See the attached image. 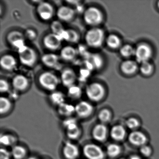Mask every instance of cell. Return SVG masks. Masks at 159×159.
<instances>
[{"label": "cell", "instance_id": "cell-21", "mask_svg": "<svg viewBox=\"0 0 159 159\" xmlns=\"http://www.w3.org/2000/svg\"><path fill=\"white\" fill-rule=\"evenodd\" d=\"M62 39L71 44H76L80 41V37L78 31L72 29L65 30L62 35Z\"/></svg>", "mask_w": 159, "mask_h": 159}, {"label": "cell", "instance_id": "cell-33", "mask_svg": "<svg viewBox=\"0 0 159 159\" xmlns=\"http://www.w3.org/2000/svg\"><path fill=\"white\" fill-rule=\"evenodd\" d=\"M121 148L117 144H111L107 147V153L109 157L114 158L120 153Z\"/></svg>", "mask_w": 159, "mask_h": 159}, {"label": "cell", "instance_id": "cell-32", "mask_svg": "<svg viewBox=\"0 0 159 159\" xmlns=\"http://www.w3.org/2000/svg\"><path fill=\"white\" fill-rule=\"evenodd\" d=\"M135 49L129 44H125L121 47L120 53L122 56L126 58H129L134 56Z\"/></svg>", "mask_w": 159, "mask_h": 159}, {"label": "cell", "instance_id": "cell-45", "mask_svg": "<svg viewBox=\"0 0 159 159\" xmlns=\"http://www.w3.org/2000/svg\"><path fill=\"white\" fill-rule=\"evenodd\" d=\"M129 159H141L139 156H137V155H133V156H131Z\"/></svg>", "mask_w": 159, "mask_h": 159}, {"label": "cell", "instance_id": "cell-25", "mask_svg": "<svg viewBox=\"0 0 159 159\" xmlns=\"http://www.w3.org/2000/svg\"><path fill=\"white\" fill-rule=\"evenodd\" d=\"M58 112L61 116L70 117L75 113V106L65 102L58 107Z\"/></svg>", "mask_w": 159, "mask_h": 159}, {"label": "cell", "instance_id": "cell-30", "mask_svg": "<svg viewBox=\"0 0 159 159\" xmlns=\"http://www.w3.org/2000/svg\"><path fill=\"white\" fill-rule=\"evenodd\" d=\"M11 100L8 98L1 97L0 98V113L1 115L6 114L11 108Z\"/></svg>", "mask_w": 159, "mask_h": 159}, {"label": "cell", "instance_id": "cell-27", "mask_svg": "<svg viewBox=\"0 0 159 159\" xmlns=\"http://www.w3.org/2000/svg\"><path fill=\"white\" fill-rule=\"evenodd\" d=\"M105 42L108 47L112 49L120 48L121 44V41L120 37L115 34L109 35L106 38Z\"/></svg>", "mask_w": 159, "mask_h": 159}, {"label": "cell", "instance_id": "cell-24", "mask_svg": "<svg viewBox=\"0 0 159 159\" xmlns=\"http://www.w3.org/2000/svg\"><path fill=\"white\" fill-rule=\"evenodd\" d=\"M126 134L125 129L121 125L113 126L111 130L110 135L111 138L116 141H120L124 139Z\"/></svg>", "mask_w": 159, "mask_h": 159}, {"label": "cell", "instance_id": "cell-40", "mask_svg": "<svg viewBox=\"0 0 159 159\" xmlns=\"http://www.w3.org/2000/svg\"><path fill=\"white\" fill-rule=\"evenodd\" d=\"M67 136L69 138L71 139H75L78 138L81 134V130L80 127L73 130L66 131Z\"/></svg>", "mask_w": 159, "mask_h": 159}, {"label": "cell", "instance_id": "cell-18", "mask_svg": "<svg viewBox=\"0 0 159 159\" xmlns=\"http://www.w3.org/2000/svg\"><path fill=\"white\" fill-rule=\"evenodd\" d=\"M63 154L66 159H76L80 154V150L77 145L67 142L63 147Z\"/></svg>", "mask_w": 159, "mask_h": 159}, {"label": "cell", "instance_id": "cell-26", "mask_svg": "<svg viewBox=\"0 0 159 159\" xmlns=\"http://www.w3.org/2000/svg\"><path fill=\"white\" fill-rule=\"evenodd\" d=\"M50 100L54 105L59 107L66 102V97L62 92L54 91L50 94Z\"/></svg>", "mask_w": 159, "mask_h": 159}, {"label": "cell", "instance_id": "cell-4", "mask_svg": "<svg viewBox=\"0 0 159 159\" xmlns=\"http://www.w3.org/2000/svg\"><path fill=\"white\" fill-rule=\"evenodd\" d=\"M17 51L18 59L22 65L27 67H32L36 65L38 55L33 48L25 45Z\"/></svg>", "mask_w": 159, "mask_h": 159}, {"label": "cell", "instance_id": "cell-16", "mask_svg": "<svg viewBox=\"0 0 159 159\" xmlns=\"http://www.w3.org/2000/svg\"><path fill=\"white\" fill-rule=\"evenodd\" d=\"M0 65L3 70L12 71L17 67L18 61L13 55L7 54L3 55L1 57Z\"/></svg>", "mask_w": 159, "mask_h": 159}, {"label": "cell", "instance_id": "cell-20", "mask_svg": "<svg viewBox=\"0 0 159 159\" xmlns=\"http://www.w3.org/2000/svg\"><path fill=\"white\" fill-rule=\"evenodd\" d=\"M92 135L94 139L96 141L99 142L105 141L107 135V126L103 123L96 125L93 129Z\"/></svg>", "mask_w": 159, "mask_h": 159}, {"label": "cell", "instance_id": "cell-7", "mask_svg": "<svg viewBox=\"0 0 159 159\" xmlns=\"http://www.w3.org/2000/svg\"><path fill=\"white\" fill-rule=\"evenodd\" d=\"M63 40L60 36L50 33L46 34L43 39V43L45 48L51 52H54L62 48Z\"/></svg>", "mask_w": 159, "mask_h": 159}, {"label": "cell", "instance_id": "cell-42", "mask_svg": "<svg viewBox=\"0 0 159 159\" xmlns=\"http://www.w3.org/2000/svg\"><path fill=\"white\" fill-rule=\"evenodd\" d=\"M140 152L145 157H149L151 154V148L149 146L145 145L140 147Z\"/></svg>", "mask_w": 159, "mask_h": 159}, {"label": "cell", "instance_id": "cell-5", "mask_svg": "<svg viewBox=\"0 0 159 159\" xmlns=\"http://www.w3.org/2000/svg\"><path fill=\"white\" fill-rule=\"evenodd\" d=\"M85 93L89 100L93 102H98L104 98L106 94V89L103 84L94 82L86 85Z\"/></svg>", "mask_w": 159, "mask_h": 159}, {"label": "cell", "instance_id": "cell-6", "mask_svg": "<svg viewBox=\"0 0 159 159\" xmlns=\"http://www.w3.org/2000/svg\"><path fill=\"white\" fill-rule=\"evenodd\" d=\"M36 12L40 19L48 22L52 19L55 14L53 6L48 2L42 1L36 8Z\"/></svg>", "mask_w": 159, "mask_h": 159}, {"label": "cell", "instance_id": "cell-19", "mask_svg": "<svg viewBox=\"0 0 159 159\" xmlns=\"http://www.w3.org/2000/svg\"><path fill=\"white\" fill-rule=\"evenodd\" d=\"M128 140L132 145L141 147L146 144L147 138L145 134L142 132L135 131L129 134Z\"/></svg>", "mask_w": 159, "mask_h": 159}, {"label": "cell", "instance_id": "cell-48", "mask_svg": "<svg viewBox=\"0 0 159 159\" xmlns=\"http://www.w3.org/2000/svg\"></svg>", "mask_w": 159, "mask_h": 159}, {"label": "cell", "instance_id": "cell-28", "mask_svg": "<svg viewBox=\"0 0 159 159\" xmlns=\"http://www.w3.org/2000/svg\"><path fill=\"white\" fill-rule=\"evenodd\" d=\"M27 154L26 149L21 145H16L13 147L11 154L14 159H23Z\"/></svg>", "mask_w": 159, "mask_h": 159}, {"label": "cell", "instance_id": "cell-36", "mask_svg": "<svg viewBox=\"0 0 159 159\" xmlns=\"http://www.w3.org/2000/svg\"><path fill=\"white\" fill-rule=\"evenodd\" d=\"M0 142L4 146H11L15 142V138L11 134H3L1 135Z\"/></svg>", "mask_w": 159, "mask_h": 159}, {"label": "cell", "instance_id": "cell-11", "mask_svg": "<svg viewBox=\"0 0 159 159\" xmlns=\"http://www.w3.org/2000/svg\"><path fill=\"white\" fill-rule=\"evenodd\" d=\"M61 60L59 55L53 52L44 54L41 57L43 64L46 67L52 69L58 70L61 68Z\"/></svg>", "mask_w": 159, "mask_h": 159}, {"label": "cell", "instance_id": "cell-9", "mask_svg": "<svg viewBox=\"0 0 159 159\" xmlns=\"http://www.w3.org/2000/svg\"><path fill=\"white\" fill-rule=\"evenodd\" d=\"M6 40L11 47L17 51L26 45L24 33L18 30H12L9 32L6 37Z\"/></svg>", "mask_w": 159, "mask_h": 159}, {"label": "cell", "instance_id": "cell-31", "mask_svg": "<svg viewBox=\"0 0 159 159\" xmlns=\"http://www.w3.org/2000/svg\"><path fill=\"white\" fill-rule=\"evenodd\" d=\"M51 29L52 33L56 34L60 36L61 38L66 30L64 28L62 22L58 20H55L52 22L51 25Z\"/></svg>", "mask_w": 159, "mask_h": 159}, {"label": "cell", "instance_id": "cell-8", "mask_svg": "<svg viewBox=\"0 0 159 159\" xmlns=\"http://www.w3.org/2000/svg\"><path fill=\"white\" fill-rule=\"evenodd\" d=\"M152 55V49L147 43H140L135 48L134 56L138 63L141 64L149 61Z\"/></svg>", "mask_w": 159, "mask_h": 159}, {"label": "cell", "instance_id": "cell-1", "mask_svg": "<svg viewBox=\"0 0 159 159\" xmlns=\"http://www.w3.org/2000/svg\"><path fill=\"white\" fill-rule=\"evenodd\" d=\"M104 30L100 28H91L84 35V41L87 46L91 48H100L106 41Z\"/></svg>", "mask_w": 159, "mask_h": 159}, {"label": "cell", "instance_id": "cell-15", "mask_svg": "<svg viewBox=\"0 0 159 159\" xmlns=\"http://www.w3.org/2000/svg\"><path fill=\"white\" fill-rule=\"evenodd\" d=\"M11 85L16 92H24L29 87V80L23 74H17L13 78Z\"/></svg>", "mask_w": 159, "mask_h": 159}, {"label": "cell", "instance_id": "cell-23", "mask_svg": "<svg viewBox=\"0 0 159 159\" xmlns=\"http://www.w3.org/2000/svg\"><path fill=\"white\" fill-rule=\"evenodd\" d=\"M138 69V66L137 63L133 60H125L121 64V70L125 75H131L134 74Z\"/></svg>", "mask_w": 159, "mask_h": 159}, {"label": "cell", "instance_id": "cell-12", "mask_svg": "<svg viewBox=\"0 0 159 159\" xmlns=\"http://www.w3.org/2000/svg\"><path fill=\"white\" fill-rule=\"evenodd\" d=\"M56 14L58 20L61 22L68 23L74 19L76 11L70 6L62 5L57 9Z\"/></svg>", "mask_w": 159, "mask_h": 159}, {"label": "cell", "instance_id": "cell-14", "mask_svg": "<svg viewBox=\"0 0 159 159\" xmlns=\"http://www.w3.org/2000/svg\"><path fill=\"white\" fill-rule=\"evenodd\" d=\"M75 113L80 118H86L91 116L94 110L93 106L88 101H80L75 106Z\"/></svg>", "mask_w": 159, "mask_h": 159}, {"label": "cell", "instance_id": "cell-47", "mask_svg": "<svg viewBox=\"0 0 159 159\" xmlns=\"http://www.w3.org/2000/svg\"><path fill=\"white\" fill-rule=\"evenodd\" d=\"M157 6H158V8L159 9V1L157 3Z\"/></svg>", "mask_w": 159, "mask_h": 159}, {"label": "cell", "instance_id": "cell-13", "mask_svg": "<svg viewBox=\"0 0 159 159\" xmlns=\"http://www.w3.org/2000/svg\"><path fill=\"white\" fill-rule=\"evenodd\" d=\"M77 80V75L72 69L70 68L64 69L60 74V83L67 88L75 84Z\"/></svg>", "mask_w": 159, "mask_h": 159}, {"label": "cell", "instance_id": "cell-35", "mask_svg": "<svg viewBox=\"0 0 159 159\" xmlns=\"http://www.w3.org/2000/svg\"><path fill=\"white\" fill-rule=\"evenodd\" d=\"M63 125L66 131L73 130L79 127L77 120L72 118H68L65 120Z\"/></svg>", "mask_w": 159, "mask_h": 159}, {"label": "cell", "instance_id": "cell-38", "mask_svg": "<svg viewBox=\"0 0 159 159\" xmlns=\"http://www.w3.org/2000/svg\"><path fill=\"white\" fill-rule=\"evenodd\" d=\"M11 89V85L9 82L5 79H1L0 80V92L2 93H7Z\"/></svg>", "mask_w": 159, "mask_h": 159}, {"label": "cell", "instance_id": "cell-22", "mask_svg": "<svg viewBox=\"0 0 159 159\" xmlns=\"http://www.w3.org/2000/svg\"><path fill=\"white\" fill-rule=\"evenodd\" d=\"M86 62L90 65V69L98 70L102 68L104 65L103 57L99 54H91L88 57Z\"/></svg>", "mask_w": 159, "mask_h": 159}, {"label": "cell", "instance_id": "cell-46", "mask_svg": "<svg viewBox=\"0 0 159 159\" xmlns=\"http://www.w3.org/2000/svg\"><path fill=\"white\" fill-rule=\"evenodd\" d=\"M27 159H38V158L35 157H30V158H28Z\"/></svg>", "mask_w": 159, "mask_h": 159}, {"label": "cell", "instance_id": "cell-39", "mask_svg": "<svg viewBox=\"0 0 159 159\" xmlns=\"http://www.w3.org/2000/svg\"><path fill=\"white\" fill-rule=\"evenodd\" d=\"M24 35L26 40L31 41L36 39L37 37V33L34 30L32 29H28L24 33Z\"/></svg>", "mask_w": 159, "mask_h": 159}, {"label": "cell", "instance_id": "cell-34", "mask_svg": "<svg viewBox=\"0 0 159 159\" xmlns=\"http://www.w3.org/2000/svg\"><path fill=\"white\" fill-rule=\"evenodd\" d=\"M139 70L143 75L148 76L153 72V66L149 61L140 64Z\"/></svg>", "mask_w": 159, "mask_h": 159}, {"label": "cell", "instance_id": "cell-2", "mask_svg": "<svg viewBox=\"0 0 159 159\" xmlns=\"http://www.w3.org/2000/svg\"><path fill=\"white\" fill-rule=\"evenodd\" d=\"M83 18L85 24L89 26L98 27L104 20V15L99 8L90 6L84 10Z\"/></svg>", "mask_w": 159, "mask_h": 159}, {"label": "cell", "instance_id": "cell-44", "mask_svg": "<svg viewBox=\"0 0 159 159\" xmlns=\"http://www.w3.org/2000/svg\"><path fill=\"white\" fill-rule=\"evenodd\" d=\"M66 2L68 4H71L72 5H75V6H78L80 4V1H67Z\"/></svg>", "mask_w": 159, "mask_h": 159}, {"label": "cell", "instance_id": "cell-10", "mask_svg": "<svg viewBox=\"0 0 159 159\" xmlns=\"http://www.w3.org/2000/svg\"><path fill=\"white\" fill-rule=\"evenodd\" d=\"M84 155L87 159H103L104 151L98 145L93 143L86 144L83 149Z\"/></svg>", "mask_w": 159, "mask_h": 159}, {"label": "cell", "instance_id": "cell-43", "mask_svg": "<svg viewBox=\"0 0 159 159\" xmlns=\"http://www.w3.org/2000/svg\"><path fill=\"white\" fill-rule=\"evenodd\" d=\"M11 153L6 149L2 148L0 150V159H11Z\"/></svg>", "mask_w": 159, "mask_h": 159}, {"label": "cell", "instance_id": "cell-29", "mask_svg": "<svg viewBox=\"0 0 159 159\" xmlns=\"http://www.w3.org/2000/svg\"><path fill=\"white\" fill-rule=\"evenodd\" d=\"M67 95L72 99H79L82 95V90L79 85L76 84L67 88Z\"/></svg>", "mask_w": 159, "mask_h": 159}, {"label": "cell", "instance_id": "cell-37", "mask_svg": "<svg viewBox=\"0 0 159 159\" xmlns=\"http://www.w3.org/2000/svg\"><path fill=\"white\" fill-rule=\"evenodd\" d=\"M98 118L102 123L107 122L111 118V113L109 110L104 109L99 111Z\"/></svg>", "mask_w": 159, "mask_h": 159}, {"label": "cell", "instance_id": "cell-41", "mask_svg": "<svg viewBox=\"0 0 159 159\" xmlns=\"http://www.w3.org/2000/svg\"><path fill=\"white\" fill-rule=\"evenodd\" d=\"M139 121L135 118H131L128 119L126 122V125L128 128L132 130L136 129L139 125Z\"/></svg>", "mask_w": 159, "mask_h": 159}, {"label": "cell", "instance_id": "cell-3", "mask_svg": "<svg viewBox=\"0 0 159 159\" xmlns=\"http://www.w3.org/2000/svg\"><path fill=\"white\" fill-rule=\"evenodd\" d=\"M38 82L43 89L52 93L57 89L60 80V78L53 72L46 71L42 72L39 75Z\"/></svg>", "mask_w": 159, "mask_h": 159}, {"label": "cell", "instance_id": "cell-17", "mask_svg": "<svg viewBox=\"0 0 159 159\" xmlns=\"http://www.w3.org/2000/svg\"><path fill=\"white\" fill-rule=\"evenodd\" d=\"M78 54V51L76 48L71 45H67L60 49V56L61 60L66 62L74 61Z\"/></svg>", "mask_w": 159, "mask_h": 159}]
</instances>
